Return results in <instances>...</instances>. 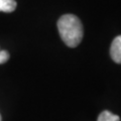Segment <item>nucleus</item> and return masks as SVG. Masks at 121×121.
Instances as JSON below:
<instances>
[{
  "mask_svg": "<svg viewBox=\"0 0 121 121\" xmlns=\"http://www.w3.org/2000/svg\"><path fill=\"white\" fill-rule=\"evenodd\" d=\"M58 29L63 41L70 48H76L83 39L84 29L82 22L74 14L60 16L58 20Z\"/></svg>",
  "mask_w": 121,
  "mask_h": 121,
  "instance_id": "nucleus-1",
  "label": "nucleus"
},
{
  "mask_svg": "<svg viewBox=\"0 0 121 121\" xmlns=\"http://www.w3.org/2000/svg\"><path fill=\"white\" fill-rule=\"evenodd\" d=\"M111 59L117 64H121V35L116 36L113 39L110 48Z\"/></svg>",
  "mask_w": 121,
  "mask_h": 121,
  "instance_id": "nucleus-2",
  "label": "nucleus"
},
{
  "mask_svg": "<svg viewBox=\"0 0 121 121\" xmlns=\"http://www.w3.org/2000/svg\"><path fill=\"white\" fill-rule=\"evenodd\" d=\"M17 3L15 0H0V11L1 12H12L16 9Z\"/></svg>",
  "mask_w": 121,
  "mask_h": 121,
  "instance_id": "nucleus-3",
  "label": "nucleus"
},
{
  "mask_svg": "<svg viewBox=\"0 0 121 121\" xmlns=\"http://www.w3.org/2000/svg\"><path fill=\"white\" fill-rule=\"evenodd\" d=\"M97 121H120V117L118 115L113 114L112 112L108 110H104L98 116Z\"/></svg>",
  "mask_w": 121,
  "mask_h": 121,
  "instance_id": "nucleus-4",
  "label": "nucleus"
},
{
  "mask_svg": "<svg viewBox=\"0 0 121 121\" xmlns=\"http://www.w3.org/2000/svg\"><path fill=\"white\" fill-rule=\"evenodd\" d=\"M9 56H10V55H9V52L7 51H4V50L1 51L0 50V65L6 63L7 60H9Z\"/></svg>",
  "mask_w": 121,
  "mask_h": 121,
  "instance_id": "nucleus-5",
  "label": "nucleus"
},
{
  "mask_svg": "<svg viewBox=\"0 0 121 121\" xmlns=\"http://www.w3.org/2000/svg\"><path fill=\"white\" fill-rule=\"evenodd\" d=\"M0 121H1V115H0Z\"/></svg>",
  "mask_w": 121,
  "mask_h": 121,
  "instance_id": "nucleus-6",
  "label": "nucleus"
}]
</instances>
